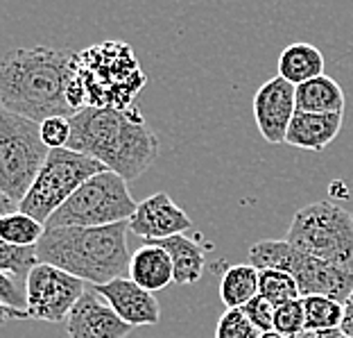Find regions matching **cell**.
<instances>
[{"instance_id": "6da1fadb", "label": "cell", "mask_w": 353, "mask_h": 338, "mask_svg": "<svg viewBox=\"0 0 353 338\" xmlns=\"http://www.w3.org/2000/svg\"><path fill=\"white\" fill-rule=\"evenodd\" d=\"M77 53L70 48L32 46L7 53L0 59V107L37 123L48 118H70L66 100L75 75Z\"/></svg>"}, {"instance_id": "7a4b0ae2", "label": "cell", "mask_w": 353, "mask_h": 338, "mask_svg": "<svg viewBox=\"0 0 353 338\" xmlns=\"http://www.w3.org/2000/svg\"><path fill=\"white\" fill-rule=\"evenodd\" d=\"M70 150L88 155L123 177L139 180L159 157V139L150 130L141 109H95L84 107L70 116Z\"/></svg>"}, {"instance_id": "3957f363", "label": "cell", "mask_w": 353, "mask_h": 338, "mask_svg": "<svg viewBox=\"0 0 353 338\" xmlns=\"http://www.w3.org/2000/svg\"><path fill=\"white\" fill-rule=\"evenodd\" d=\"M130 220L102 227H46L37 259L70 272L93 286L123 277L130 270Z\"/></svg>"}, {"instance_id": "277c9868", "label": "cell", "mask_w": 353, "mask_h": 338, "mask_svg": "<svg viewBox=\"0 0 353 338\" xmlns=\"http://www.w3.org/2000/svg\"><path fill=\"white\" fill-rule=\"evenodd\" d=\"M75 79L84 91L86 107L95 109H130L148 84L134 48L118 39L79 50Z\"/></svg>"}, {"instance_id": "5b68a950", "label": "cell", "mask_w": 353, "mask_h": 338, "mask_svg": "<svg viewBox=\"0 0 353 338\" xmlns=\"http://www.w3.org/2000/svg\"><path fill=\"white\" fill-rule=\"evenodd\" d=\"M285 241L299 252L353 270V214L335 203L322 200L299 209Z\"/></svg>"}, {"instance_id": "8992f818", "label": "cell", "mask_w": 353, "mask_h": 338, "mask_svg": "<svg viewBox=\"0 0 353 338\" xmlns=\"http://www.w3.org/2000/svg\"><path fill=\"white\" fill-rule=\"evenodd\" d=\"M48 152L41 123L0 109V191L16 205L28 196Z\"/></svg>"}, {"instance_id": "52a82bcc", "label": "cell", "mask_w": 353, "mask_h": 338, "mask_svg": "<svg viewBox=\"0 0 353 338\" xmlns=\"http://www.w3.org/2000/svg\"><path fill=\"white\" fill-rule=\"evenodd\" d=\"M136 205L127 182L111 171H102L86 180L66 203H63L46 227H102L130 220Z\"/></svg>"}, {"instance_id": "ba28073f", "label": "cell", "mask_w": 353, "mask_h": 338, "mask_svg": "<svg viewBox=\"0 0 353 338\" xmlns=\"http://www.w3.org/2000/svg\"><path fill=\"white\" fill-rule=\"evenodd\" d=\"M102 171H107V168L98 159L70 148H52L48 152V159L39 171L34 184L30 187L28 196L21 200L19 209L46 225L48 218L86 180H91Z\"/></svg>"}, {"instance_id": "9c48e42d", "label": "cell", "mask_w": 353, "mask_h": 338, "mask_svg": "<svg viewBox=\"0 0 353 338\" xmlns=\"http://www.w3.org/2000/svg\"><path fill=\"white\" fill-rule=\"evenodd\" d=\"M86 291V281L57 265L39 261L26 279L30 318L43 323H66L70 311Z\"/></svg>"}, {"instance_id": "30bf717a", "label": "cell", "mask_w": 353, "mask_h": 338, "mask_svg": "<svg viewBox=\"0 0 353 338\" xmlns=\"http://www.w3.org/2000/svg\"><path fill=\"white\" fill-rule=\"evenodd\" d=\"M285 270L296 279L301 297L326 295L344 304V300L353 293V270L299 252L296 247H292Z\"/></svg>"}, {"instance_id": "8fae6325", "label": "cell", "mask_w": 353, "mask_h": 338, "mask_svg": "<svg viewBox=\"0 0 353 338\" xmlns=\"http://www.w3.org/2000/svg\"><path fill=\"white\" fill-rule=\"evenodd\" d=\"M296 86L281 75L268 79L254 95V118L261 136L272 146L285 143L288 127L296 114Z\"/></svg>"}, {"instance_id": "7c38bea8", "label": "cell", "mask_w": 353, "mask_h": 338, "mask_svg": "<svg viewBox=\"0 0 353 338\" xmlns=\"http://www.w3.org/2000/svg\"><path fill=\"white\" fill-rule=\"evenodd\" d=\"M190 227L192 220L188 218V214L181 207H176L168 193H154V196L145 198L139 203L130 218V232L139 238H145L148 243L183 234Z\"/></svg>"}, {"instance_id": "4fadbf2b", "label": "cell", "mask_w": 353, "mask_h": 338, "mask_svg": "<svg viewBox=\"0 0 353 338\" xmlns=\"http://www.w3.org/2000/svg\"><path fill=\"white\" fill-rule=\"evenodd\" d=\"M132 329L95 291H84L66 320L68 338H127Z\"/></svg>"}, {"instance_id": "5bb4252c", "label": "cell", "mask_w": 353, "mask_h": 338, "mask_svg": "<svg viewBox=\"0 0 353 338\" xmlns=\"http://www.w3.org/2000/svg\"><path fill=\"white\" fill-rule=\"evenodd\" d=\"M93 291L104 297L109 307L132 327L159 325L161 320V307H159L154 293L141 288L130 277H116L107 284L93 286Z\"/></svg>"}, {"instance_id": "9a60e30c", "label": "cell", "mask_w": 353, "mask_h": 338, "mask_svg": "<svg viewBox=\"0 0 353 338\" xmlns=\"http://www.w3.org/2000/svg\"><path fill=\"white\" fill-rule=\"evenodd\" d=\"M344 114H315V111H299L288 127L285 143L292 148L322 152L335 141L342 130Z\"/></svg>"}, {"instance_id": "2e32d148", "label": "cell", "mask_w": 353, "mask_h": 338, "mask_svg": "<svg viewBox=\"0 0 353 338\" xmlns=\"http://www.w3.org/2000/svg\"><path fill=\"white\" fill-rule=\"evenodd\" d=\"M130 279L150 293H157L174 281L170 254L157 243H145L130 259Z\"/></svg>"}, {"instance_id": "e0dca14e", "label": "cell", "mask_w": 353, "mask_h": 338, "mask_svg": "<svg viewBox=\"0 0 353 338\" xmlns=\"http://www.w3.org/2000/svg\"><path fill=\"white\" fill-rule=\"evenodd\" d=\"M152 243H157L159 247H163V250L170 254L172 270H174V284L190 286L204 275L206 259H204V250L197 245V241H192L183 234H174L161 241H152Z\"/></svg>"}, {"instance_id": "ac0fdd59", "label": "cell", "mask_w": 353, "mask_h": 338, "mask_svg": "<svg viewBox=\"0 0 353 338\" xmlns=\"http://www.w3.org/2000/svg\"><path fill=\"white\" fill-rule=\"evenodd\" d=\"M294 98L296 109L315 111V114H344V104H347L342 86L324 73L296 86Z\"/></svg>"}, {"instance_id": "d6986e66", "label": "cell", "mask_w": 353, "mask_h": 338, "mask_svg": "<svg viewBox=\"0 0 353 338\" xmlns=\"http://www.w3.org/2000/svg\"><path fill=\"white\" fill-rule=\"evenodd\" d=\"M324 73V55L310 44L288 46L279 57V75L299 86Z\"/></svg>"}, {"instance_id": "ffe728a7", "label": "cell", "mask_w": 353, "mask_h": 338, "mask_svg": "<svg viewBox=\"0 0 353 338\" xmlns=\"http://www.w3.org/2000/svg\"><path fill=\"white\" fill-rule=\"evenodd\" d=\"M259 295V270L252 263L229 265L220 281V300L227 309H243Z\"/></svg>"}, {"instance_id": "44dd1931", "label": "cell", "mask_w": 353, "mask_h": 338, "mask_svg": "<svg viewBox=\"0 0 353 338\" xmlns=\"http://www.w3.org/2000/svg\"><path fill=\"white\" fill-rule=\"evenodd\" d=\"M46 232V225L32 218L26 212H12L0 218V238L5 243L21 245V247H37Z\"/></svg>"}, {"instance_id": "7402d4cb", "label": "cell", "mask_w": 353, "mask_h": 338, "mask_svg": "<svg viewBox=\"0 0 353 338\" xmlns=\"http://www.w3.org/2000/svg\"><path fill=\"white\" fill-rule=\"evenodd\" d=\"M303 316L308 329H340L344 304L326 295L303 297Z\"/></svg>"}, {"instance_id": "603a6c76", "label": "cell", "mask_w": 353, "mask_h": 338, "mask_svg": "<svg viewBox=\"0 0 353 338\" xmlns=\"http://www.w3.org/2000/svg\"><path fill=\"white\" fill-rule=\"evenodd\" d=\"M259 295H263L265 300L274 307L296 300L299 295V286L296 279L288 270H274V268H265L259 270Z\"/></svg>"}, {"instance_id": "cb8c5ba5", "label": "cell", "mask_w": 353, "mask_h": 338, "mask_svg": "<svg viewBox=\"0 0 353 338\" xmlns=\"http://www.w3.org/2000/svg\"><path fill=\"white\" fill-rule=\"evenodd\" d=\"M290 252H292V245L288 243V241L265 238L250 247V263L256 270H265V268L285 270Z\"/></svg>"}, {"instance_id": "d4e9b609", "label": "cell", "mask_w": 353, "mask_h": 338, "mask_svg": "<svg viewBox=\"0 0 353 338\" xmlns=\"http://www.w3.org/2000/svg\"><path fill=\"white\" fill-rule=\"evenodd\" d=\"M37 263H39L37 247L12 245L0 238V272H7V275L26 281L30 270L34 268Z\"/></svg>"}, {"instance_id": "484cf974", "label": "cell", "mask_w": 353, "mask_h": 338, "mask_svg": "<svg viewBox=\"0 0 353 338\" xmlns=\"http://www.w3.org/2000/svg\"><path fill=\"white\" fill-rule=\"evenodd\" d=\"M263 334L252 325L243 309H227L215 325V338H261Z\"/></svg>"}, {"instance_id": "4316f807", "label": "cell", "mask_w": 353, "mask_h": 338, "mask_svg": "<svg viewBox=\"0 0 353 338\" xmlns=\"http://www.w3.org/2000/svg\"><path fill=\"white\" fill-rule=\"evenodd\" d=\"M301 329H306V316H303V297H296L281 307L274 309V332L292 338L294 334H299Z\"/></svg>"}, {"instance_id": "83f0119b", "label": "cell", "mask_w": 353, "mask_h": 338, "mask_svg": "<svg viewBox=\"0 0 353 338\" xmlns=\"http://www.w3.org/2000/svg\"><path fill=\"white\" fill-rule=\"evenodd\" d=\"M274 309H276L274 304H270L263 295L252 297L243 307L245 316L252 320V325L259 329L261 334L274 332Z\"/></svg>"}, {"instance_id": "f1b7e54d", "label": "cell", "mask_w": 353, "mask_h": 338, "mask_svg": "<svg viewBox=\"0 0 353 338\" xmlns=\"http://www.w3.org/2000/svg\"><path fill=\"white\" fill-rule=\"evenodd\" d=\"M0 302L7 304V307H12V309L28 311L26 281L7 275V272H0Z\"/></svg>"}, {"instance_id": "f546056e", "label": "cell", "mask_w": 353, "mask_h": 338, "mask_svg": "<svg viewBox=\"0 0 353 338\" xmlns=\"http://www.w3.org/2000/svg\"><path fill=\"white\" fill-rule=\"evenodd\" d=\"M41 136L48 148H66L70 139V118L54 116L41 123Z\"/></svg>"}, {"instance_id": "4dcf8cb0", "label": "cell", "mask_w": 353, "mask_h": 338, "mask_svg": "<svg viewBox=\"0 0 353 338\" xmlns=\"http://www.w3.org/2000/svg\"><path fill=\"white\" fill-rule=\"evenodd\" d=\"M340 329L347 338H353V293L344 300V316H342Z\"/></svg>"}, {"instance_id": "1f68e13d", "label": "cell", "mask_w": 353, "mask_h": 338, "mask_svg": "<svg viewBox=\"0 0 353 338\" xmlns=\"http://www.w3.org/2000/svg\"><path fill=\"white\" fill-rule=\"evenodd\" d=\"M292 338H342V329H301Z\"/></svg>"}, {"instance_id": "d6a6232c", "label": "cell", "mask_w": 353, "mask_h": 338, "mask_svg": "<svg viewBox=\"0 0 353 338\" xmlns=\"http://www.w3.org/2000/svg\"><path fill=\"white\" fill-rule=\"evenodd\" d=\"M30 313L28 311H19V309H12L7 304L0 302V327H5L10 320H28Z\"/></svg>"}, {"instance_id": "836d02e7", "label": "cell", "mask_w": 353, "mask_h": 338, "mask_svg": "<svg viewBox=\"0 0 353 338\" xmlns=\"http://www.w3.org/2000/svg\"><path fill=\"white\" fill-rule=\"evenodd\" d=\"M12 212H19V205H16L14 200H10L3 191H0V218L7 216V214H12Z\"/></svg>"}, {"instance_id": "e575fe53", "label": "cell", "mask_w": 353, "mask_h": 338, "mask_svg": "<svg viewBox=\"0 0 353 338\" xmlns=\"http://www.w3.org/2000/svg\"><path fill=\"white\" fill-rule=\"evenodd\" d=\"M261 338H285V336H281V334H276V332H268V334H263Z\"/></svg>"}, {"instance_id": "d590c367", "label": "cell", "mask_w": 353, "mask_h": 338, "mask_svg": "<svg viewBox=\"0 0 353 338\" xmlns=\"http://www.w3.org/2000/svg\"><path fill=\"white\" fill-rule=\"evenodd\" d=\"M342 338H347V336H344V334H342Z\"/></svg>"}, {"instance_id": "8d00e7d4", "label": "cell", "mask_w": 353, "mask_h": 338, "mask_svg": "<svg viewBox=\"0 0 353 338\" xmlns=\"http://www.w3.org/2000/svg\"><path fill=\"white\" fill-rule=\"evenodd\" d=\"M0 109H3V107H0Z\"/></svg>"}]
</instances>
